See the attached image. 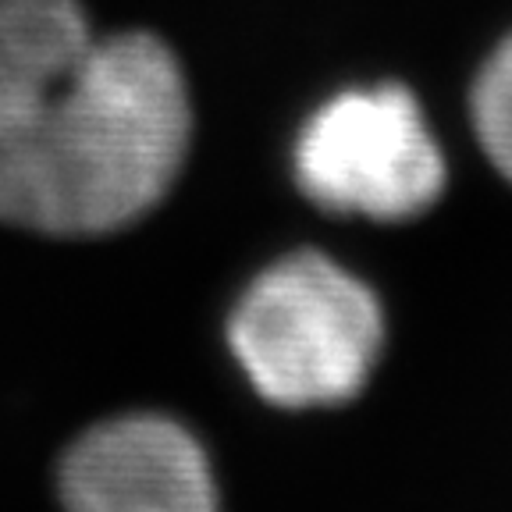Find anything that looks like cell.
Returning <instances> with one entry per match:
<instances>
[{
	"label": "cell",
	"instance_id": "1",
	"mask_svg": "<svg viewBox=\"0 0 512 512\" xmlns=\"http://www.w3.org/2000/svg\"><path fill=\"white\" fill-rule=\"evenodd\" d=\"M192 136L157 36H96L75 0H0V221L107 235L153 210Z\"/></svg>",
	"mask_w": 512,
	"mask_h": 512
},
{
	"label": "cell",
	"instance_id": "2",
	"mask_svg": "<svg viewBox=\"0 0 512 512\" xmlns=\"http://www.w3.org/2000/svg\"><path fill=\"white\" fill-rule=\"evenodd\" d=\"M228 345L271 406H342L363 392L381 356L384 310L367 281L306 249L271 264L242 292Z\"/></svg>",
	"mask_w": 512,
	"mask_h": 512
},
{
	"label": "cell",
	"instance_id": "3",
	"mask_svg": "<svg viewBox=\"0 0 512 512\" xmlns=\"http://www.w3.org/2000/svg\"><path fill=\"white\" fill-rule=\"evenodd\" d=\"M445 157L413 93L349 89L310 114L296 139V178L317 207L370 221L424 214L445 189Z\"/></svg>",
	"mask_w": 512,
	"mask_h": 512
},
{
	"label": "cell",
	"instance_id": "4",
	"mask_svg": "<svg viewBox=\"0 0 512 512\" xmlns=\"http://www.w3.org/2000/svg\"><path fill=\"white\" fill-rule=\"evenodd\" d=\"M68 512H221L196 434L164 413H125L89 427L57 466Z\"/></svg>",
	"mask_w": 512,
	"mask_h": 512
},
{
	"label": "cell",
	"instance_id": "5",
	"mask_svg": "<svg viewBox=\"0 0 512 512\" xmlns=\"http://www.w3.org/2000/svg\"><path fill=\"white\" fill-rule=\"evenodd\" d=\"M470 114L488 160L512 182V36H505L480 68Z\"/></svg>",
	"mask_w": 512,
	"mask_h": 512
}]
</instances>
